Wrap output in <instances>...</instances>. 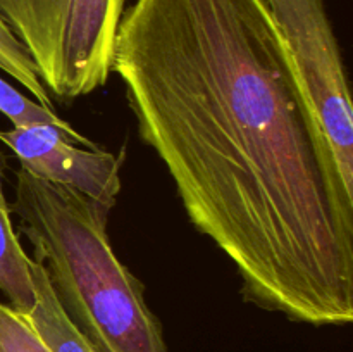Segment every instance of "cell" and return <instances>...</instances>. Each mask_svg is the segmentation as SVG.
Segmentation results:
<instances>
[{"label": "cell", "instance_id": "4", "mask_svg": "<svg viewBox=\"0 0 353 352\" xmlns=\"http://www.w3.org/2000/svg\"><path fill=\"white\" fill-rule=\"evenodd\" d=\"M293 75L341 185L353 195V106L347 71L324 0H265Z\"/></svg>", "mask_w": 353, "mask_h": 352}, {"label": "cell", "instance_id": "3", "mask_svg": "<svg viewBox=\"0 0 353 352\" xmlns=\"http://www.w3.org/2000/svg\"><path fill=\"white\" fill-rule=\"evenodd\" d=\"M128 0H0V16L30 54L52 100L71 104L112 75Z\"/></svg>", "mask_w": 353, "mask_h": 352}, {"label": "cell", "instance_id": "10", "mask_svg": "<svg viewBox=\"0 0 353 352\" xmlns=\"http://www.w3.org/2000/svg\"><path fill=\"white\" fill-rule=\"evenodd\" d=\"M0 352H50L28 317L0 302Z\"/></svg>", "mask_w": 353, "mask_h": 352}, {"label": "cell", "instance_id": "6", "mask_svg": "<svg viewBox=\"0 0 353 352\" xmlns=\"http://www.w3.org/2000/svg\"><path fill=\"white\" fill-rule=\"evenodd\" d=\"M31 276L34 286V304L24 316L50 352H99L69 320L52 290L45 268L34 259H31Z\"/></svg>", "mask_w": 353, "mask_h": 352}, {"label": "cell", "instance_id": "5", "mask_svg": "<svg viewBox=\"0 0 353 352\" xmlns=\"http://www.w3.org/2000/svg\"><path fill=\"white\" fill-rule=\"evenodd\" d=\"M0 141L14 152L21 169L34 178L68 186L109 211L117 204L123 188L121 159L112 152L71 144L48 126L0 130Z\"/></svg>", "mask_w": 353, "mask_h": 352}, {"label": "cell", "instance_id": "9", "mask_svg": "<svg viewBox=\"0 0 353 352\" xmlns=\"http://www.w3.org/2000/svg\"><path fill=\"white\" fill-rule=\"evenodd\" d=\"M0 69L16 79L40 106L54 110V100L38 78L30 54L0 16Z\"/></svg>", "mask_w": 353, "mask_h": 352}, {"label": "cell", "instance_id": "1", "mask_svg": "<svg viewBox=\"0 0 353 352\" xmlns=\"http://www.w3.org/2000/svg\"><path fill=\"white\" fill-rule=\"evenodd\" d=\"M138 135L248 304L353 320V195L341 185L265 0H134L117 30Z\"/></svg>", "mask_w": 353, "mask_h": 352}, {"label": "cell", "instance_id": "7", "mask_svg": "<svg viewBox=\"0 0 353 352\" xmlns=\"http://www.w3.org/2000/svg\"><path fill=\"white\" fill-rule=\"evenodd\" d=\"M3 155L0 152V292L9 306L28 314L34 304L31 257L24 252L10 219L9 202L3 193Z\"/></svg>", "mask_w": 353, "mask_h": 352}, {"label": "cell", "instance_id": "8", "mask_svg": "<svg viewBox=\"0 0 353 352\" xmlns=\"http://www.w3.org/2000/svg\"><path fill=\"white\" fill-rule=\"evenodd\" d=\"M0 113L12 123V126H48L55 128L64 135V138L71 144L81 145V147L93 148V144L90 138L79 133L78 130L71 126L68 121L62 119L55 110L47 109L40 106L37 100L23 95L17 92L14 86H10L6 79L0 78Z\"/></svg>", "mask_w": 353, "mask_h": 352}, {"label": "cell", "instance_id": "2", "mask_svg": "<svg viewBox=\"0 0 353 352\" xmlns=\"http://www.w3.org/2000/svg\"><path fill=\"white\" fill-rule=\"evenodd\" d=\"M9 209L65 314L97 351L169 352L143 283L114 252L107 207L19 169Z\"/></svg>", "mask_w": 353, "mask_h": 352}]
</instances>
